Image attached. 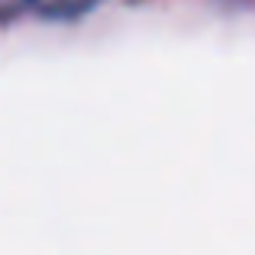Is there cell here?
<instances>
[{"mask_svg": "<svg viewBox=\"0 0 255 255\" xmlns=\"http://www.w3.org/2000/svg\"><path fill=\"white\" fill-rule=\"evenodd\" d=\"M100 0H26V6H32L36 13L52 19H71V16H81V13L94 10Z\"/></svg>", "mask_w": 255, "mask_h": 255, "instance_id": "cell-1", "label": "cell"}, {"mask_svg": "<svg viewBox=\"0 0 255 255\" xmlns=\"http://www.w3.org/2000/svg\"><path fill=\"white\" fill-rule=\"evenodd\" d=\"M26 6V0H0V19L13 16V13H19Z\"/></svg>", "mask_w": 255, "mask_h": 255, "instance_id": "cell-2", "label": "cell"}]
</instances>
